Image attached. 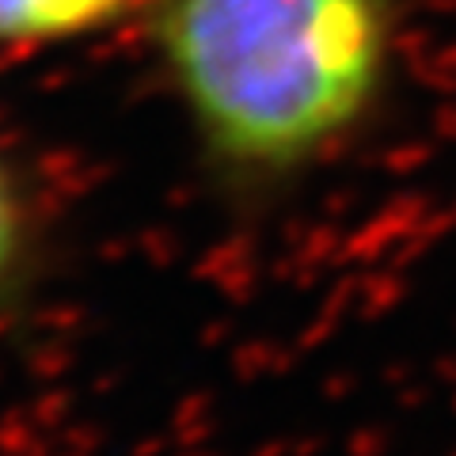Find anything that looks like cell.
<instances>
[{
  "label": "cell",
  "instance_id": "obj_3",
  "mask_svg": "<svg viewBox=\"0 0 456 456\" xmlns=\"http://www.w3.org/2000/svg\"><path fill=\"white\" fill-rule=\"evenodd\" d=\"M134 0H0V46L38 50L107 27Z\"/></svg>",
  "mask_w": 456,
  "mask_h": 456
},
{
  "label": "cell",
  "instance_id": "obj_1",
  "mask_svg": "<svg viewBox=\"0 0 456 456\" xmlns=\"http://www.w3.org/2000/svg\"><path fill=\"white\" fill-rule=\"evenodd\" d=\"M395 0H152L149 42L221 183L266 191L377 110Z\"/></svg>",
  "mask_w": 456,
  "mask_h": 456
},
{
  "label": "cell",
  "instance_id": "obj_2",
  "mask_svg": "<svg viewBox=\"0 0 456 456\" xmlns=\"http://www.w3.org/2000/svg\"><path fill=\"white\" fill-rule=\"evenodd\" d=\"M42 255H46V217L16 156L0 145V316L31 293Z\"/></svg>",
  "mask_w": 456,
  "mask_h": 456
}]
</instances>
